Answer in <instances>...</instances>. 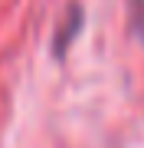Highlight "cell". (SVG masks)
<instances>
[{
    "label": "cell",
    "instance_id": "1",
    "mask_svg": "<svg viewBox=\"0 0 144 148\" xmlns=\"http://www.w3.org/2000/svg\"><path fill=\"white\" fill-rule=\"evenodd\" d=\"M79 23H82V13H79V7H72V20L66 23L62 30H59V40H56V53H59V56H62V49L75 40V33H79Z\"/></svg>",
    "mask_w": 144,
    "mask_h": 148
},
{
    "label": "cell",
    "instance_id": "2",
    "mask_svg": "<svg viewBox=\"0 0 144 148\" xmlns=\"http://www.w3.org/2000/svg\"><path fill=\"white\" fill-rule=\"evenodd\" d=\"M131 13H134V23H138V30L144 36V0H131Z\"/></svg>",
    "mask_w": 144,
    "mask_h": 148
}]
</instances>
